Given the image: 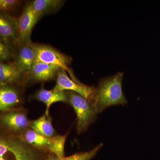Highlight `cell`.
<instances>
[{
	"instance_id": "1",
	"label": "cell",
	"mask_w": 160,
	"mask_h": 160,
	"mask_svg": "<svg viewBox=\"0 0 160 160\" xmlns=\"http://www.w3.org/2000/svg\"><path fill=\"white\" fill-rule=\"evenodd\" d=\"M48 152L31 146L20 136L0 132V160H45Z\"/></svg>"
},
{
	"instance_id": "2",
	"label": "cell",
	"mask_w": 160,
	"mask_h": 160,
	"mask_svg": "<svg viewBox=\"0 0 160 160\" xmlns=\"http://www.w3.org/2000/svg\"><path fill=\"white\" fill-rule=\"evenodd\" d=\"M123 75V72H119L112 76L102 78L100 80L95 89L93 100L98 114L110 106H124L128 103L122 87Z\"/></svg>"
},
{
	"instance_id": "3",
	"label": "cell",
	"mask_w": 160,
	"mask_h": 160,
	"mask_svg": "<svg viewBox=\"0 0 160 160\" xmlns=\"http://www.w3.org/2000/svg\"><path fill=\"white\" fill-rule=\"evenodd\" d=\"M66 92L68 104L73 108L76 114L77 132L78 134H82L95 122L98 114L92 101L74 92Z\"/></svg>"
},
{
	"instance_id": "4",
	"label": "cell",
	"mask_w": 160,
	"mask_h": 160,
	"mask_svg": "<svg viewBox=\"0 0 160 160\" xmlns=\"http://www.w3.org/2000/svg\"><path fill=\"white\" fill-rule=\"evenodd\" d=\"M34 48L36 53L35 62L46 63L63 69L69 73L72 79L75 82H79L69 67L72 61L70 57L63 54L49 45L34 43Z\"/></svg>"
},
{
	"instance_id": "5",
	"label": "cell",
	"mask_w": 160,
	"mask_h": 160,
	"mask_svg": "<svg viewBox=\"0 0 160 160\" xmlns=\"http://www.w3.org/2000/svg\"><path fill=\"white\" fill-rule=\"evenodd\" d=\"M27 109L24 107L1 112V132L20 136L30 128L31 121L28 119Z\"/></svg>"
},
{
	"instance_id": "6",
	"label": "cell",
	"mask_w": 160,
	"mask_h": 160,
	"mask_svg": "<svg viewBox=\"0 0 160 160\" xmlns=\"http://www.w3.org/2000/svg\"><path fill=\"white\" fill-rule=\"evenodd\" d=\"M29 84L28 74L16 62H1L0 86L13 85L25 88Z\"/></svg>"
},
{
	"instance_id": "7",
	"label": "cell",
	"mask_w": 160,
	"mask_h": 160,
	"mask_svg": "<svg viewBox=\"0 0 160 160\" xmlns=\"http://www.w3.org/2000/svg\"><path fill=\"white\" fill-rule=\"evenodd\" d=\"M41 18L34 11L30 2L26 4L18 18V46L31 42L32 32Z\"/></svg>"
},
{
	"instance_id": "8",
	"label": "cell",
	"mask_w": 160,
	"mask_h": 160,
	"mask_svg": "<svg viewBox=\"0 0 160 160\" xmlns=\"http://www.w3.org/2000/svg\"><path fill=\"white\" fill-rule=\"evenodd\" d=\"M53 89L56 91H73L93 102L95 88L86 86L80 82H75L69 78L67 72L60 69L56 78V83Z\"/></svg>"
},
{
	"instance_id": "9",
	"label": "cell",
	"mask_w": 160,
	"mask_h": 160,
	"mask_svg": "<svg viewBox=\"0 0 160 160\" xmlns=\"http://www.w3.org/2000/svg\"><path fill=\"white\" fill-rule=\"evenodd\" d=\"M24 88L13 85L0 86L1 112L23 107Z\"/></svg>"
},
{
	"instance_id": "10",
	"label": "cell",
	"mask_w": 160,
	"mask_h": 160,
	"mask_svg": "<svg viewBox=\"0 0 160 160\" xmlns=\"http://www.w3.org/2000/svg\"><path fill=\"white\" fill-rule=\"evenodd\" d=\"M0 42L14 48L18 46V18L8 13H0Z\"/></svg>"
},
{
	"instance_id": "11",
	"label": "cell",
	"mask_w": 160,
	"mask_h": 160,
	"mask_svg": "<svg viewBox=\"0 0 160 160\" xmlns=\"http://www.w3.org/2000/svg\"><path fill=\"white\" fill-rule=\"evenodd\" d=\"M60 69L57 67L46 63L35 62L28 73L29 84L54 80L56 78Z\"/></svg>"
},
{
	"instance_id": "12",
	"label": "cell",
	"mask_w": 160,
	"mask_h": 160,
	"mask_svg": "<svg viewBox=\"0 0 160 160\" xmlns=\"http://www.w3.org/2000/svg\"><path fill=\"white\" fill-rule=\"evenodd\" d=\"M34 43L32 42L20 44L15 51L13 61L26 73H29L35 61Z\"/></svg>"
},
{
	"instance_id": "13",
	"label": "cell",
	"mask_w": 160,
	"mask_h": 160,
	"mask_svg": "<svg viewBox=\"0 0 160 160\" xmlns=\"http://www.w3.org/2000/svg\"><path fill=\"white\" fill-rule=\"evenodd\" d=\"M30 98L37 100L45 104L46 110L45 114L47 115H49V108L53 103L62 102L68 104L66 91H57L53 89L47 90L43 87H41L34 94L31 95Z\"/></svg>"
},
{
	"instance_id": "14",
	"label": "cell",
	"mask_w": 160,
	"mask_h": 160,
	"mask_svg": "<svg viewBox=\"0 0 160 160\" xmlns=\"http://www.w3.org/2000/svg\"><path fill=\"white\" fill-rule=\"evenodd\" d=\"M63 0H34L30 2L32 8L40 17L56 13L66 3Z\"/></svg>"
},
{
	"instance_id": "15",
	"label": "cell",
	"mask_w": 160,
	"mask_h": 160,
	"mask_svg": "<svg viewBox=\"0 0 160 160\" xmlns=\"http://www.w3.org/2000/svg\"><path fill=\"white\" fill-rule=\"evenodd\" d=\"M30 128L39 134L49 138H51L57 135L52 126L51 117L46 114L37 119L31 121Z\"/></svg>"
},
{
	"instance_id": "16",
	"label": "cell",
	"mask_w": 160,
	"mask_h": 160,
	"mask_svg": "<svg viewBox=\"0 0 160 160\" xmlns=\"http://www.w3.org/2000/svg\"><path fill=\"white\" fill-rule=\"evenodd\" d=\"M20 136L31 146L39 149L48 150L51 138L39 134L30 128L26 129Z\"/></svg>"
},
{
	"instance_id": "17",
	"label": "cell",
	"mask_w": 160,
	"mask_h": 160,
	"mask_svg": "<svg viewBox=\"0 0 160 160\" xmlns=\"http://www.w3.org/2000/svg\"><path fill=\"white\" fill-rule=\"evenodd\" d=\"M68 133L65 135H56L50 139L48 150L60 159L64 157L65 143Z\"/></svg>"
},
{
	"instance_id": "18",
	"label": "cell",
	"mask_w": 160,
	"mask_h": 160,
	"mask_svg": "<svg viewBox=\"0 0 160 160\" xmlns=\"http://www.w3.org/2000/svg\"><path fill=\"white\" fill-rule=\"evenodd\" d=\"M103 146L101 143L88 151L77 152L68 157H64L60 160H91L96 155Z\"/></svg>"
},
{
	"instance_id": "19",
	"label": "cell",
	"mask_w": 160,
	"mask_h": 160,
	"mask_svg": "<svg viewBox=\"0 0 160 160\" xmlns=\"http://www.w3.org/2000/svg\"><path fill=\"white\" fill-rule=\"evenodd\" d=\"M15 48L0 42V60L1 62H8L14 58Z\"/></svg>"
},
{
	"instance_id": "20",
	"label": "cell",
	"mask_w": 160,
	"mask_h": 160,
	"mask_svg": "<svg viewBox=\"0 0 160 160\" xmlns=\"http://www.w3.org/2000/svg\"><path fill=\"white\" fill-rule=\"evenodd\" d=\"M22 1L19 0H1L0 10L1 12H6L14 11L20 7Z\"/></svg>"
},
{
	"instance_id": "21",
	"label": "cell",
	"mask_w": 160,
	"mask_h": 160,
	"mask_svg": "<svg viewBox=\"0 0 160 160\" xmlns=\"http://www.w3.org/2000/svg\"><path fill=\"white\" fill-rule=\"evenodd\" d=\"M45 160H60V158L54 154L50 153Z\"/></svg>"
}]
</instances>
